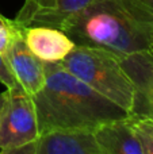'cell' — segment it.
<instances>
[{
  "mask_svg": "<svg viewBox=\"0 0 153 154\" xmlns=\"http://www.w3.org/2000/svg\"><path fill=\"white\" fill-rule=\"evenodd\" d=\"M39 137L38 118L33 96L20 85L8 88L0 111V149L35 142Z\"/></svg>",
  "mask_w": 153,
  "mask_h": 154,
  "instance_id": "4",
  "label": "cell"
},
{
  "mask_svg": "<svg viewBox=\"0 0 153 154\" xmlns=\"http://www.w3.org/2000/svg\"><path fill=\"white\" fill-rule=\"evenodd\" d=\"M19 24L12 19H7L0 14V53L4 54L7 50L10 41L12 39Z\"/></svg>",
  "mask_w": 153,
  "mask_h": 154,
  "instance_id": "12",
  "label": "cell"
},
{
  "mask_svg": "<svg viewBox=\"0 0 153 154\" xmlns=\"http://www.w3.org/2000/svg\"><path fill=\"white\" fill-rule=\"evenodd\" d=\"M151 53L153 54V43H152V48H151Z\"/></svg>",
  "mask_w": 153,
  "mask_h": 154,
  "instance_id": "16",
  "label": "cell"
},
{
  "mask_svg": "<svg viewBox=\"0 0 153 154\" xmlns=\"http://www.w3.org/2000/svg\"><path fill=\"white\" fill-rule=\"evenodd\" d=\"M3 101H4V92L0 93V111H2V107H3Z\"/></svg>",
  "mask_w": 153,
  "mask_h": 154,
  "instance_id": "15",
  "label": "cell"
},
{
  "mask_svg": "<svg viewBox=\"0 0 153 154\" xmlns=\"http://www.w3.org/2000/svg\"><path fill=\"white\" fill-rule=\"evenodd\" d=\"M34 154H102L94 130L54 128L42 133L35 141Z\"/></svg>",
  "mask_w": 153,
  "mask_h": 154,
  "instance_id": "7",
  "label": "cell"
},
{
  "mask_svg": "<svg viewBox=\"0 0 153 154\" xmlns=\"http://www.w3.org/2000/svg\"><path fill=\"white\" fill-rule=\"evenodd\" d=\"M35 150V142L23 145L18 147H10V149H3L0 154H34Z\"/></svg>",
  "mask_w": 153,
  "mask_h": 154,
  "instance_id": "14",
  "label": "cell"
},
{
  "mask_svg": "<svg viewBox=\"0 0 153 154\" xmlns=\"http://www.w3.org/2000/svg\"><path fill=\"white\" fill-rule=\"evenodd\" d=\"M0 82L3 85H5V88H14L15 85H18L15 76H14L12 70L8 66V62L5 60L4 54L0 53Z\"/></svg>",
  "mask_w": 153,
  "mask_h": 154,
  "instance_id": "13",
  "label": "cell"
},
{
  "mask_svg": "<svg viewBox=\"0 0 153 154\" xmlns=\"http://www.w3.org/2000/svg\"><path fill=\"white\" fill-rule=\"evenodd\" d=\"M119 60L136 87V103L132 114L153 119V54L151 50L140 51L122 56Z\"/></svg>",
  "mask_w": 153,
  "mask_h": 154,
  "instance_id": "8",
  "label": "cell"
},
{
  "mask_svg": "<svg viewBox=\"0 0 153 154\" xmlns=\"http://www.w3.org/2000/svg\"><path fill=\"white\" fill-rule=\"evenodd\" d=\"M75 45L100 48L117 56L149 51L153 5L144 0H95L61 26Z\"/></svg>",
  "mask_w": 153,
  "mask_h": 154,
  "instance_id": "1",
  "label": "cell"
},
{
  "mask_svg": "<svg viewBox=\"0 0 153 154\" xmlns=\"http://www.w3.org/2000/svg\"><path fill=\"white\" fill-rule=\"evenodd\" d=\"M4 57L12 70L18 84L34 96L43 88L46 81L45 62L41 61L29 49L23 35V27L19 26L10 41Z\"/></svg>",
  "mask_w": 153,
  "mask_h": 154,
  "instance_id": "5",
  "label": "cell"
},
{
  "mask_svg": "<svg viewBox=\"0 0 153 154\" xmlns=\"http://www.w3.org/2000/svg\"><path fill=\"white\" fill-rule=\"evenodd\" d=\"M46 81L33 96L39 135L54 128H88L129 118L130 114L68 72L60 62H45Z\"/></svg>",
  "mask_w": 153,
  "mask_h": 154,
  "instance_id": "2",
  "label": "cell"
},
{
  "mask_svg": "<svg viewBox=\"0 0 153 154\" xmlns=\"http://www.w3.org/2000/svg\"><path fill=\"white\" fill-rule=\"evenodd\" d=\"M60 64L94 91L132 114L136 87L119 57L106 49L75 45Z\"/></svg>",
  "mask_w": 153,
  "mask_h": 154,
  "instance_id": "3",
  "label": "cell"
},
{
  "mask_svg": "<svg viewBox=\"0 0 153 154\" xmlns=\"http://www.w3.org/2000/svg\"><path fill=\"white\" fill-rule=\"evenodd\" d=\"M129 119L141 141L144 154H153V119L138 114H130Z\"/></svg>",
  "mask_w": 153,
  "mask_h": 154,
  "instance_id": "11",
  "label": "cell"
},
{
  "mask_svg": "<svg viewBox=\"0 0 153 154\" xmlns=\"http://www.w3.org/2000/svg\"><path fill=\"white\" fill-rule=\"evenodd\" d=\"M23 35L29 49L43 62H61L75 48V42L56 27H23Z\"/></svg>",
  "mask_w": 153,
  "mask_h": 154,
  "instance_id": "9",
  "label": "cell"
},
{
  "mask_svg": "<svg viewBox=\"0 0 153 154\" xmlns=\"http://www.w3.org/2000/svg\"><path fill=\"white\" fill-rule=\"evenodd\" d=\"M129 118L103 123L94 130L102 154H144L141 141Z\"/></svg>",
  "mask_w": 153,
  "mask_h": 154,
  "instance_id": "10",
  "label": "cell"
},
{
  "mask_svg": "<svg viewBox=\"0 0 153 154\" xmlns=\"http://www.w3.org/2000/svg\"><path fill=\"white\" fill-rule=\"evenodd\" d=\"M95 0H24L14 20L22 27L48 26L61 29L65 20Z\"/></svg>",
  "mask_w": 153,
  "mask_h": 154,
  "instance_id": "6",
  "label": "cell"
}]
</instances>
